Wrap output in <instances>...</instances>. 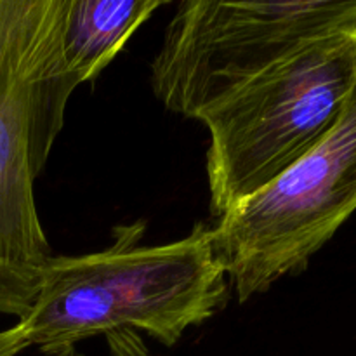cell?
Here are the masks:
<instances>
[{
  "label": "cell",
  "mask_w": 356,
  "mask_h": 356,
  "mask_svg": "<svg viewBox=\"0 0 356 356\" xmlns=\"http://www.w3.org/2000/svg\"><path fill=\"white\" fill-rule=\"evenodd\" d=\"M146 225L117 226L113 245L83 256H52L37 298L17 320L45 356H75L89 337L129 329L174 346L229 301V282L214 245V226L163 245H139Z\"/></svg>",
  "instance_id": "cell-1"
},
{
  "label": "cell",
  "mask_w": 356,
  "mask_h": 356,
  "mask_svg": "<svg viewBox=\"0 0 356 356\" xmlns=\"http://www.w3.org/2000/svg\"><path fill=\"white\" fill-rule=\"evenodd\" d=\"M65 0H0V277L23 312L52 257L35 179L80 86L61 47Z\"/></svg>",
  "instance_id": "cell-2"
},
{
  "label": "cell",
  "mask_w": 356,
  "mask_h": 356,
  "mask_svg": "<svg viewBox=\"0 0 356 356\" xmlns=\"http://www.w3.org/2000/svg\"><path fill=\"white\" fill-rule=\"evenodd\" d=\"M356 80V33L306 45L200 118L216 222L308 155L336 125Z\"/></svg>",
  "instance_id": "cell-3"
},
{
  "label": "cell",
  "mask_w": 356,
  "mask_h": 356,
  "mask_svg": "<svg viewBox=\"0 0 356 356\" xmlns=\"http://www.w3.org/2000/svg\"><path fill=\"white\" fill-rule=\"evenodd\" d=\"M356 33V0H184L149 65V86L172 113L200 120L306 45Z\"/></svg>",
  "instance_id": "cell-4"
},
{
  "label": "cell",
  "mask_w": 356,
  "mask_h": 356,
  "mask_svg": "<svg viewBox=\"0 0 356 356\" xmlns=\"http://www.w3.org/2000/svg\"><path fill=\"white\" fill-rule=\"evenodd\" d=\"M356 212V80L329 134L277 181L214 225L238 302L299 275Z\"/></svg>",
  "instance_id": "cell-5"
},
{
  "label": "cell",
  "mask_w": 356,
  "mask_h": 356,
  "mask_svg": "<svg viewBox=\"0 0 356 356\" xmlns=\"http://www.w3.org/2000/svg\"><path fill=\"white\" fill-rule=\"evenodd\" d=\"M162 0H65L61 47L66 70L92 82L125 47Z\"/></svg>",
  "instance_id": "cell-6"
},
{
  "label": "cell",
  "mask_w": 356,
  "mask_h": 356,
  "mask_svg": "<svg viewBox=\"0 0 356 356\" xmlns=\"http://www.w3.org/2000/svg\"><path fill=\"white\" fill-rule=\"evenodd\" d=\"M26 348H30V344L21 323L0 332V356H16Z\"/></svg>",
  "instance_id": "cell-7"
},
{
  "label": "cell",
  "mask_w": 356,
  "mask_h": 356,
  "mask_svg": "<svg viewBox=\"0 0 356 356\" xmlns=\"http://www.w3.org/2000/svg\"><path fill=\"white\" fill-rule=\"evenodd\" d=\"M0 315H7V316H16L17 320L23 318V312L17 306L16 299L14 296L10 294L9 287L3 282V278L0 277Z\"/></svg>",
  "instance_id": "cell-8"
}]
</instances>
